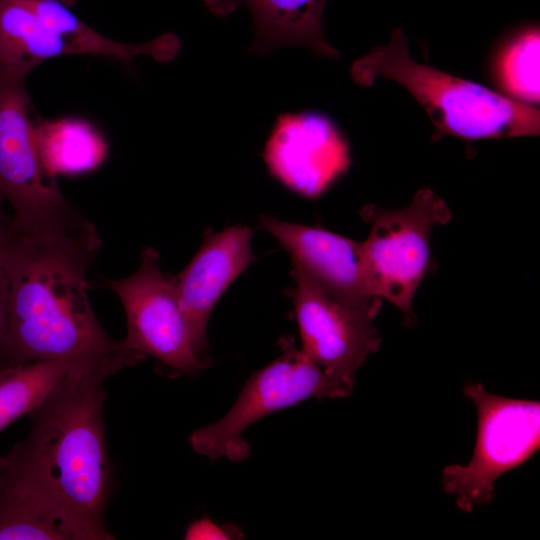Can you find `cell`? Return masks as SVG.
<instances>
[{
    "label": "cell",
    "instance_id": "obj_1",
    "mask_svg": "<svg viewBox=\"0 0 540 540\" xmlns=\"http://www.w3.org/2000/svg\"><path fill=\"white\" fill-rule=\"evenodd\" d=\"M139 362L134 355H118L73 368L28 414L26 438L0 456V489L51 509L75 540L115 539L104 519L113 479L103 381Z\"/></svg>",
    "mask_w": 540,
    "mask_h": 540
},
{
    "label": "cell",
    "instance_id": "obj_2",
    "mask_svg": "<svg viewBox=\"0 0 540 540\" xmlns=\"http://www.w3.org/2000/svg\"><path fill=\"white\" fill-rule=\"evenodd\" d=\"M10 296L3 365L138 354L111 338L92 309L86 271L99 235L27 237L9 232ZM142 356V355H141Z\"/></svg>",
    "mask_w": 540,
    "mask_h": 540
},
{
    "label": "cell",
    "instance_id": "obj_3",
    "mask_svg": "<svg viewBox=\"0 0 540 540\" xmlns=\"http://www.w3.org/2000/svg\"><path fill=\"white\" fill-rule=\"evenodd\" d=\"M351 77L362 87L372 86L378 78L404 87L433 124V142L444 136L475 141L535 136L540 131V111L534 106L416 62L398 27L386 45L373 47L352 64Z\"/></svg>",
    "mask_w": 540,
    "mask_h": 540
},
{
    "label": "cell",
    "instance_id": "obj_4",
    "mask_svg": "<svg viewBox=\"0 0 540 540\" xmlns=\"http://www.w3.org/2000/svg\"><path fill=\"white\" fill-rule=\"evenodd\" d=\"M29 66L0 64V193L12 208L10 230L21 236L75 238L94 225L63 196L41 165L29 118Z\"/></svg>",
    "mask_w": 540,
    "mask_h": 540
},
{
    "label": "cell",
    "instance_id": "obj_5",
    "mask_svg": "<svg viewBox=\"0 0 540 540\" xmlns=\"http://www.w3.org/2000/svg\"><path fill=\"white\" fill-rule=\"evenodd\" d=\"M371 225L361 242L365 273L371 292L398 307L407 325L415 322L412 301L429 266V237L436 225L447 224L451 211L433 190L415 193L397 210L366 205L360 212Z\"/></svg>",
    "mask_w": 540,
    "mask_h": 540
},
{
    "label": "cell",
    "instance_id": "obj_6",
    "mask_svg": "<svg viewBox=\"0 0 540 540\" xmlns=\"http://www.w3.org/2000/svg\"><path fill=\"white\" fill-rule=\"evenodd\" d=\"M464 395L477 410L476 444L469 463L443 469L442 484L456 506L469 513L491 501L500 476L538 452L540 403L492 394L480 382L466 384Z\"/></svg>",
    "mask_w": 540,
    "mask_h": 540
},
{
    "label": "cell",
    "instance_id": "obj_7",
    "mask_svg": "<svg viewBox=\"0 0 540 540\" xmlns=\"http://www.w3.org/2000/svg\"><path fill=\"white\" fill-rule=\"evenodd\" d=\"M351 391L296 348L292 340L285 339L282 353L249 378L229 412L193 432L189 443L195 452L210 459L225 457L239 462L249 455L242 433L251 424L309 398H342Z\"/></svg>",
    "mask_w": 540,
    "mask_h": 540
},
{
    "label": "cell",
    "instance_id": "obj_8",
    "mask_svg": "<svg viewBox=\"0 0 540 540\" xmlns=\"http://www.w3.org/2000/svg\"><path fill=\"white\" fill-rule=\"evenodd\" d=\"M103 281L123 305L127 347L180 374H194L206 367L207 359L195 347L171 278L162 272L154 248L142 251L138 269L128 277Z\"/></svg>",
    "mask_w": 540,
    "mask_h": 540
},
{
    "label": "cell",
    "instance_id": "obj_9",
    "mask_svg": "<svg viewBox=\"0 0 540 540\" xmlns=\"http://www.w3.org/2000/svg\"><path fill=\"white\" fill-rule=\"evenodd\" d=\"M292 276L301 350L352 389L357 370L381 345L372 323L377 314L335 298L295 270Z\"/></svg>",
    "mask_w": 540,
    "mask_h": 540
},
{
    "label": "cell",
    "instance_id": "obj_10",
    "mask_svg": "<svg viewBox=\"0 0 540 540\" xmlns=\"http://www.w3.org/2000/svg\"><path fill=\"white\" fill-rule=\"evenodd\" d=\"M263 159L274 178L307 198L320 196L351 165L346 139L327 116L316 112L280 114Z\"/></svg>",
    "mask_w": 540,
    "mask_h": 540
},
{
    "label": "cell",
    "instance_id": "obj_11",
    "mask_svg": "<svg viewBox=\"0 0 540 540\" xmlns=\"http://www.w3.org/2000/svg\"><path fill=\"white\" fill-rule=\"evenodd\" d=\"M260 224L290 253L292 270L351 306L379 313L382 299L368 285L361 243L320 227L266 215Z\"/></svg>",
    "mask_w": 540,
    "mask_h": 540
},
{
    "label": "cell",
    "instance_id": "obj_12",
    "mask_svg": "<svg viewBox=\"0 0 540 540\" xmlns=\"http://www.w3.org/2000/svg\"><path fill=\"white\" fill-rule=\"evenodd\" d=\"M253 231L234 225L208 231L188 265L171 278L198 353L207 359L210 314L230 284L254 261Z\"/></svg>",
    "mask_w": 540,
    "mask_h": 540
},
{
    "label": "cell",
    "instance_id": "obj_13",
    "mask_svg": "<svg viewBox=\"0 0 540 540\" xmlns=\"http://www.w3.org/2000/svg\"><path fill=\"white\" fill-rule=\"evenodd\" d=\"M328 0H204L215 15L226 16L242 5L254 22L249 52L264 55L290 45L305 47L316 55L339 59V52L323 35V15Z\"/></svg>",
    "mask_w": 540,
    "mask_h": 540
},
{
    "label": "cell",
    "instance_id": "obj_14",
    "mask_svg": "<svg viewBox=\"0 0 540 540\" xmlns=\"http://www.w3.org/2000/svg\"><path fill=\"white\" fill-rule=\"evenodd\" d=\"M34 138L41 165L53 178L90 173L108 157L102 133L81 118L39 120L34 123Z\"/></svg>",
    "mask_w": 540,
    "mask_h": 540
},
{
    "label": "cell",
    "instance_id": "obj_15",
    "mask_svg": "<svg viewBox=\"0 0 540 540\" xmlns=\"http://www.w3.org/2000/svg\"><path fill=\"white\" fill-rule=\"evenodd\" d=\"M76 0H31L45 24L62 37L74 54H90L129 64L139 55L160 62L171 61L181 43L173 33L163 34L143 44H124L105 37L79 19L71 7Z\"/></svg>",
    "mask_w": 540,
    "mask_h": 540
},
{
    "label": "cell",
    "instance_id": "obj_16",
    "mask_svg": "<svg viewBox=\"0 0 540 540\" xmlns=\"http://www.w3.org/2000/svg\"><path fill=\"white\" fill-rule=\"evenodd\" d=\"M71 54L70 45L45 24L31 0H0V64L35 68Z\"/></svg>",
    "mask_w": 540,
    "mask_h": 540
},
{
    "label": "cell",
    "instance_id": "obj_17",
    "mask_svg": "<svg viewBox=\"0 0 540 540\" xmlns=\"http://www.w3.org/2000/svg\"><path fill=\"white\" fill-rule=\"evenodd\" d=\"M92 359H60L7 366L0 370V431L28 415L79 364Z\"/></svg>",
    "mask_w": 540,
    "mask_h": 540
},
{
    "label": "cell",
    "instance_id": "obj_18",
    "mask_svg": "<svg viewBox=\"0 0 540 540\" xmlns=\"http://www.w3.org/2000/svg\"><path fill=\"white\" fill-rule=\"evenodd\" d=\"M538 26L517 34L498 55L495 74L506 96L534 106L540 100Z\"/></svg>",
    "mask_w": 540,
    "mask_h": 540
},
{
    "label": "cell",
    "instance_id": "obj_19",
    "mask_svg": "<svg viewBox=\"0 0 540 540\" xmlns=\"http://www.w3.org/2000/svg\"><path fill=\"white\" fill-rule=\"evenodd\" d=\"M9 227L0 228V370L6 338L10 296Z\"/></svg>",
    "mask_w": 540,
    "mask_h": 540
},
{
    "label": "cell",
    "instance_id": "obj_20",
    "mask_svg": "<svg viewBox=\"0 0 540 540\" xmlns=\"http://www.w3.org/2000/svg\"><path fill=\"white\" fill-rule=\"evenodd\" d=\"M233 535H237L235 528H222L215 525L209 519H201L194 522L186 532L187 539H228Z\"/></svg>",
    "mask_w": 540,
    "mask_h": 540
},
{
    "label": "cell",
    "instance_id": "obj_21",
    "mask_svg": "<svg viewBox=\"0 0 540 540\" xmlns=\"http://www.w3.org/2000/svg\"><path fill=\"white\" fill-rule=\"evenodd\" d=\"M4 202L5 200L2 194L0 193V228L7 227L11 223V219H9L4 212V209H3Z\"/></svg>",
    "mask_w": 540,
    "mask_h": 540
}]
</instances>
